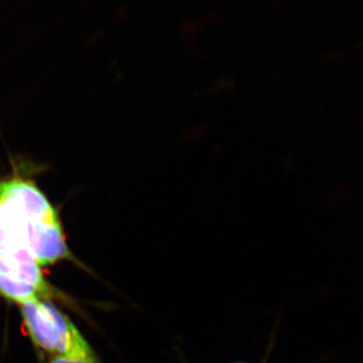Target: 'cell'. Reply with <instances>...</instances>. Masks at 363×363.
Listing matches in <instances>:
<instances>
[{
  "instance_id": "6da1fadb",
  "label": "cell",
  "mask_w": 363,
  "mask_h": 363,
  "mask_svg": "<svg viewBox=\"0 0 363 363\" xmlns=\"http://www.w3.org/2000/svg\"><path fill=\"white\" fill-rule=\"evenodd\" d=\"M20 306L23 324L35 347L52 357L65 355L99 363L80 331L51 301L37 297Z\"/></svg>"
},
{
  "instance_id": "7a4b0ae2",
  "label": "cell",
  "mask_w": 363,
  "mask_h": 363,
  "mask_svg": "<svg viewBox=\"0 0 363 363\" xmlns=\"http://www.w3.org/2000/svg\"><path fill=\"white\" fill-rule=\"evenodd\" d=\"M48 363H93L83 358L65 357V355H55Z\"/></svg>"
},
{
  "instance_id": "3957f363",
  "label": "cell",
  "mask_w": 363,
  "mask_h": 363,
  "mask_svg": "<svg viewBox=\"0 0 363 363\" xmlns=\"http://www.w3.org/2000/svg\"><path fill=\"white\" fill-rule=\"evenodd\" d=\"M231 363H250V362H231Z\"/></svg>"
}]
</instances>
